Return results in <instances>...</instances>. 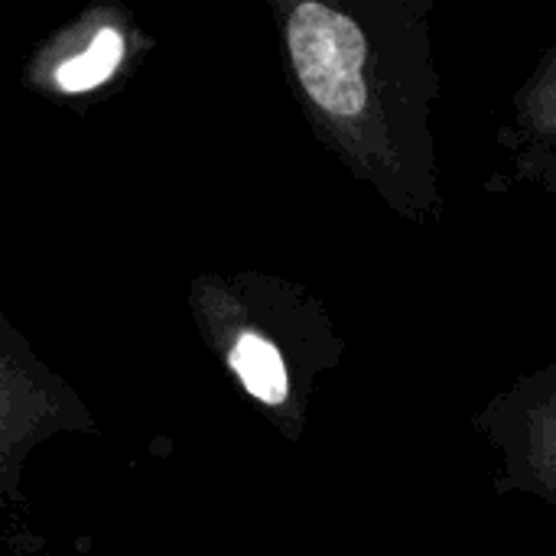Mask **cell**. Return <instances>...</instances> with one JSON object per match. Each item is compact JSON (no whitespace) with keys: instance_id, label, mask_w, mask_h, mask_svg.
<instances>
[{"instance_id":"cell-1","label":"cell","mask_w":556,"mask_h":556,"mask_svg":"<svg viewBox=\"0 0 556 556\" xmlns=\"http://www.w3.org/2000/svg\"><path fill=\"white\" fill-rule=\"evenodd\" d=\"M388 39V26L326 0H300L283 20L287 59L316 130L388 202L420 215L437 202L427 98L417 85L430 75L417 72L424 52L391 55Z\"/></svg>"},{"instance_id":"cell-2","label":"cell","mask_w":556,"mask_h":556,"mask_svg":"<svg viewBox=\"0 0 556 556\" xmlns=\"http://www.w3.org/2000/svg\"><path fill=\"white\" fill-rule=\"evenodd\" d=\"M218 336L228 368L241 381V388L267 410H283L293 397V378L283 349L264 329L254 326L222 323Z\"/></svg>"},{"instance_id":"cell-3","label":"cell","mask_w":556,"mask_h":556,"mask_svg":"<svg viewBox=\"0 0 556 556\" xmlns=\"http://www.w3.org/2000/svg\"><path fill=\"white\" fill-rule=\"evenodd\" d=\"M544 391H528L518 407L521 437L511 443V459L521 463L525 485L556 498V378H544Z\"/></svg>"},{"instance_id":"cell-4","label":"cell","mask_w":556,"mask_h":556,"mask_svg":"<svg viewBox=\"0 0 556 556\" xmlns=\"http://www.w3.org/2000/svg\"><path fill=\"white\" fill-rule=\"evenodd\" d=\"M121 59H124V36H121V29L101 26L78 55H68L65 62L55 65V72H52L55 88L72 91V94L75 91H88V88L108 81L117 72Z\"/></svg>"},{"instance_id":"cell-5","label":"cell","mask_w":556,"mask_h":556,"mask_svg":"<svg viewBox=\"0 0 556 556\" xmlns=\"http://www.w3.org/2000/svg\"><path fill=\"white\" fill-rule=\"evenodd\" d=\"M518 121L534 137H556V52L518 94Z\"/></svg>"}]
</instances>
